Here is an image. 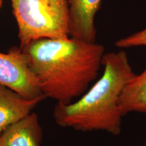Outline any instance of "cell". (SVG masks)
<instances>
[{"instance_id": "cell-5", "label": "cell", "mask_w": 146, "mask_h": 146, "mask_svg": "<svg viewBox=\"0 0 146 146\" xmlns=\"http://www.w3.org/2000/svg\"><path fill=\"white\" fill-rule=\"evenodd\" d=\"M103 0H68L69 37L95 43V17Z\"/></svg>"}, {"instance_id": "cell-7", "label": "cell", "mask_w": 146, "mask_h": 146, "mask_svg": "<svg viewBox=\"0 0 146 146\" xmlns=\"http://www.w3.org/2000/svg\"><path fill=\"white\" fill-rule=\"evenodd\" d=\"M42 137L39 117L33 112L0 135V146H41Z\"/></svg>"}, {"instance_id": "cell-4", "label": "cell", "mask_w": 146, "mask_h": 146, "mask_svg": "<svg viewBox=\"0 0 146 146\" xmlns=\"http://www.w3.org/2000/svg\"><path fill=\"white\" fill-rule=\"evenodd\" d=\"M0 85L28 99L46 98L21 47H14L8 53L0 52Z\"/></svg>"}, {"instance_id": "cell-8", "label": "cell", "mask_w": 146, "mask_h": 146, "mask_svg": "<svg viewBox=\"0 0 146 146\" xmlns=\"http://www.w3.org/2000/svg\"><path fill=\"white\" fill-rule=\"evenodd\" d=\"M119 104L124 116L133 112L146 114V64L140 74H135L128 81Z\"/></svg>"}, {"instance_id": "cell-3", "label": "cell", "mask_w": 146, "mask_h": 146, "mask_svg": "<svg viewBox=\"0 0 146 146\" xmlns=\"http://www.w3.org/2000/svg\"><path fill=\"white\" fill-rule=\"evenodd\" d=\"M20 47L41 39H66L68 0H10Z\"/></svg>"}, {"instance_id": "cell-2", "label": "cell", "mask_w": 146, "mask_h": 146, "mask_svg": "<svg viewBox=\"0 0 146 146\" xmlns=\"http://www.w3.org/2000/svg\"><path fill=\"white\" fill-rule=\"evenodd\" d=\"M102 64L103 74L85 94L71 103L55 106L53 116L58 126L83 132L104 131L120 135L124 117L120 98L135 73L123 50L105 53Z\"/></svg>"}, {"instance_id": "cell-9", "label": "cell", "mask_w": 146, "mask_h": 146, "mask_svg": "<svg viewBox=\"0 0 146 146\" xmlns=\"http://www.w3.org/2000/svg\"><path fill=\"white\" fill-rule=\"evenodd\" d=\"M115 45L120 49L146 46V27L141 31L117 40Z\"/></svg>"}, {"instance_id": "cell-1", "label": "cell", "mask_w": 146, "mask_h": 146, "mask_svg": "<svg viewBox=\"0 0 146 146\" xmlns=\"http://www.w3.org/2000/svg\"><path fill=\"white\" fill-rule=\"evenodd\" d=\"M45 98L69 104L96 81L105 54L103 45L68 37L41 39L21 48Z\"/></svg>"}, {"instance_id": "cell-6", "label": "cell", "mask_w": 146, "mask_h": 146, "mask_svg": "<svg viewBox=\"0 0 146 146\" xmlns=\"http://www.w3.org/2000/svg\"><path fill=\"white\" fill-rule=\"evenodd\" d=\"M42 100L28 99L0 85V135L10 125L32 113Z\"/></svg>"}, {"instance_id": "cell-10", "label": "cell", "mask_w": 146, "mask_h": 146, "mask_svg": "<svg viewBox=\"0 0 146 146\" xmlns=\"http://www.w3.org/2000/svg\"><path fill=\"white\" fill-rule=\"evenodd\" d=\"M142 146H146V139L145 140V141H144V143H143V145H142Z\"/></svg>"}]
</instances>
